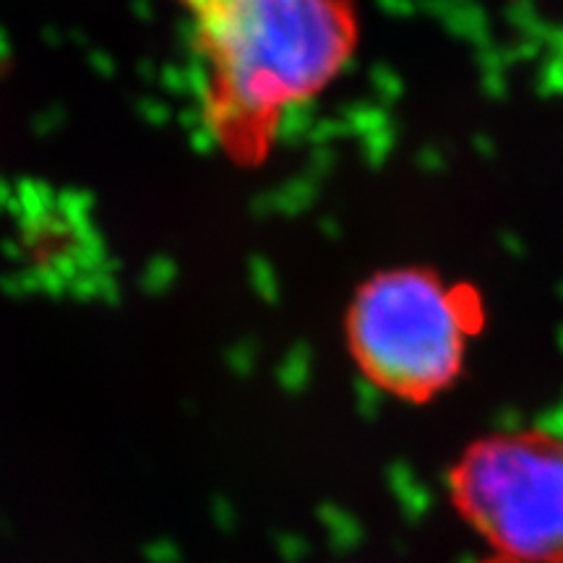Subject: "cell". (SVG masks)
I'll list each match as a JSON object with an SVG mask.
<instances>
[{
    "instance_id": "277c9868",
    "label": "cell",
    "mask_w": 563,
    "mask_h": 563,
    "mask_svg": "<svg viewBox=\"0 0 563 563\" xmlns=\"http://www.w3.org/2000/svg\"><path fill=\"white\" fill-rule=\"evenodd\" d=\"M483 563H525V561H509V559H498V555H493V559L483 561Z\"/></svg>"
},
{
    "instance_id": "6da1fadb",
    "label": "cell",
    "mask_w": 563,
    "mask_h": 563,
    "mask_svg": "<svg viewBox=\"0 0 563 563\" xmlns=\"http://www.w3.org/2000/svg\"><path fill=\"white\" fill-rule=\"evenodd\" d=\"M201 66L199 110L211 144L258 167L295 110L321 97L357 51L347 0H175Z\"/></svg>"
},
{
    "instance_id": "3957f363",
    "label": "cell",
    "mask_w": 563,
    "mask_h": 563,
    "mask_svg": "<svg viewBox=\"0 0 563 563\" xmlns=\"http://www.w3.org/2000/svg\"><path fill=\"white\" fill-rule=\"evenodd\" d=\"M446 483L462 522L493 555L563 563V410L473 441Z\"/></svg>"
},
{
    "instance_id": "7a4b0ae2",
    "label": "cell",
    "mask_w": 563,
    "mask_h": 563,
    "mask_svg": "<svg viewBox=\"0 0 563 563\" xmlns=\"http://www.w3.org/2000/svg\"><path fill=\"white\" fill-rule=\"evenodd\" d=\"M483 327L481 295L439 272L397 266L352 295L344 340L352 363L386 397L431 402L456 384Z\"/></svg>"
}]
</instances>
